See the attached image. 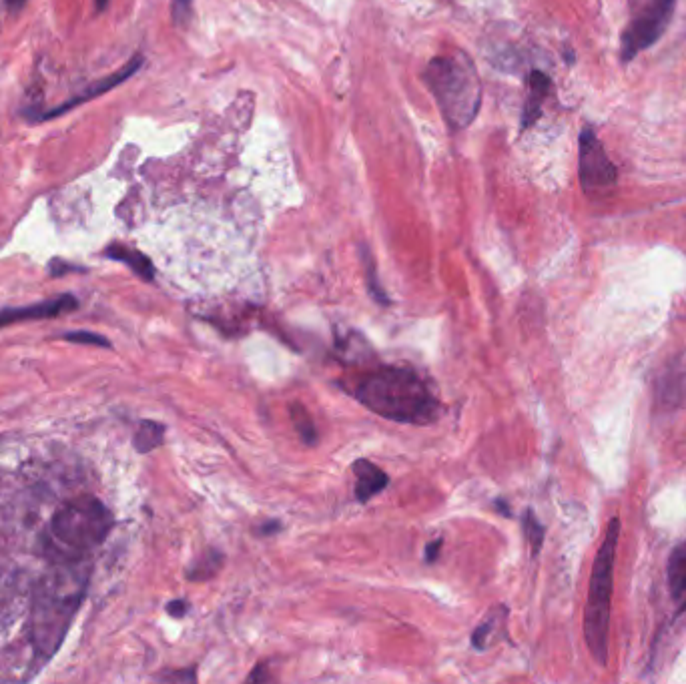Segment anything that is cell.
<instances>
[{
    "label": "cell",
    "mask_w": 686,
    "mask_h": 684,
    "mask_svg": "<svg viewBox=\"0 0 686 684\" xmlns=\"http://www.w3.org/2000/svg\"><path fill=\"white\" fill-rule=\"evenodd\" d=\"M522 528H524V536L530 544L532 556H538L544 544V536H546V528L542 526V522L538 520V516L532 510H526L522 516Z\"/></svg>",
    "instance_id": "cell-20"
},
{
    "label": "cell",
    "mask_w": 686,
    "mask_h": 684,
    "mask_svg": "<svg viewBox=\"0 0 686 684\" xmlns=\"http://www.w3.org/2000/svg\"><path fill=\"white\" fill-rule=\"evenodd\" d=\"M223 554L219 550H207L203 556L197 558V562L187 570V578L193 582H203L213 578L219 568L223 566Z\"/></svg>",
    "instance_id": "cell-18"
},
{
    "label": "cell",
    "mask_w": 686,
    "mask_h": 684,
    "mask_svg": "<svg viewBox=\"0 0 686 684\" xmlns=\"http://www.w3.org/2000/svg\"><path fill=\"white\" fill-rule=\"evenodd\" d=\"M143 63H145V59H143L141 55H135L123 69H119L117 73H113V75H109V77H105V79H101V81H97V83H93L83 95H77V97L69 99L67 103H63V105H59V107H55V109L43 113V115L39 117V121L57 119V117L69 113L71 109H75V107H79V105H83V103H89V101H93V99H97V97H101V95L113 91L115 87H119V85H123L127 79H131V77L143 67Z\"/></svg>",
    "instance_id": "cell-8"
},
{
    "label": "cell",
    "mask_w": 686,
    "mask_h": 684,
    "mask_svg": "<svg viewBox=\"0 0 686 684\" xmlns=\"http://www.w3.org/2000/svg\"><path fill=\"white\" fill-rule=\"evenodd\" d=\"M77 299L73 295H59L57 299H47L41 303H33L27 307H11L0 311V325L19 323V321H35V319H49L61 313L77 309Z\"/></svg>",
    "instance_id": "cell-10"
},
{
    "label": "cell",
    "mask_w": 686,
    "mask_h": 684,
    "mask_svg": "<svg viewBox=\"0 0 686 684\" xmlns=\"http://www.w3.org/2000/svg\"><path fill=\"white\" fill-rule=\"evenodd\" d=\"M67 271H79V267L77 265H69V263H65V261H61V259H53L51 261V273L57 277V275H63V273H67Z\"/></svg>",
    "instance_id": "cell-26"
},
{
    "label": "cell",
    "mask_w": 686,
    "mask_h": 684,
    "mask_svg": "<svg viewBox=\"0 0 686 684\" xmlns=\"http://www.w3.org/2000/svg\"><path fill=\"white\" fill-rule=\"evenodd\" d=\"M163 438H165V426L151 422V420H145L139 424L133 442H135L137 452L147 454V452L159 448L163 444Z\"/></svg>",
    "instance_id": "cell-17"
},
{
    "label": "cell",
    "mask_w": 686,
    "mask_h": 684,
    "mask_svg": "<svg viewBox=\"0 0 686 684\" xmlns=\"http://www.w3.org/2000/svg\"><path fill=\"white\" fill-rule=\"evenodd\" d=\"M656 0H628V7H630V15H636L638 11L654 5Z\"/></svg>",
    "instance_id": "cell-28"
},
{
    "label": "cell",
    "mask_w": 686,
    "mask_h": 684,
    "mask_svg": "<svg viewBox=\"0 0 686 684\" xmlns=\"http://www.w3.org/2000/svg\"><path fill=\"white\" fill-rule=\"evenodd\" d=\"M496 506H500V508H498V510H500V512H502V514H506V516H512V514H510V510H506V508H508V504H506V502H502V500H498V502H496Z\"/></svg>",
    "instance_id": "cell-33"
},
{
    "label": "cell",
    "mask_w": 686,
    "mask_h": 684,
    "mask_svg": "<svg viewBox=\"0 0 686 684\" xmlns=\"http://www.w3.org/2000/svg\"><path fill=\"white\" fill-rule=\"evenodd\" d=\"M552 91V81L542 71H532L528 77V97L522 111V131L530 129L542 115V105Z\"/></svg>",
    "instance_id": "cell-13"
},
{
    "label": "cell",
    "mask_w": 686,
    "mask_h": 684,
    "mask_svg": "<svg viewBox=\"0 0 686 684\" xmlns=\"http://www.w3.org/2000/svg\"><path fill=\"white\" fill-rule=\"evenodd\" d=\"M25 5H27V0H7V7H9V11H11L13 15L19 13Z\"/></svg>",
    "instance_id": "cell-30"
},
{
    "label": "cell",
    "mask_w": 686,
    "mask_h": 684,
    "mask_svg": "<svg viewBox=\"0 0 686 684\" xmlns=\"http://www.w3.org/2000/svg\"><path fill=\"white\" fill-rule=\"evenodd\" d=\"M29 582L15 568H0V628L9 626L23 610L29 596Z\"/></svg>",
    "instance_id": "cell-9"
},
{
    "label": "cell",
    "mask_w": 686,
    "mask_h": 684,
    "mask_svg": "<svg viewBox=\"0 0 686 684\" xmlns=\"http://www.w3.org/2000/svg\"><path fill=\"white\" fill-rule=\"evenodd\" d=\"M362 259H364V265H366V277H368V287H370V293H372V297H374L378 303H382V305H388V303H390V299H388L386 291L382 289V285H380V281H378V269H376V261H374V257H372V253H370V249H368V247H362Z\"/></svg>",
    "instance_id": "cell-21"
},
{
    "label": "cell",
    "mask_w": 686,
    "mask_h": 684,
    "mask_svg": "<svg viewBox=\"0 0 686 684\" xmlns=\"http://www.w3.org/2000/svg\"><path fill=\"white\" fill-rule=\"evenodd\" d=\"M352 470L356 474V498L362 504L370 502L374 496H378L390 484L388 474L380 466L372 464L366 458L356 460Z\"/></svg>",
    "instance_id": "cell-12"
},
{
    "label": "cell",
    "mask_w": 686,
    "mask_h": 684,
    "mask_svg": "<svg viewBox=\"0 0 686 684\" xmlns=\"http://www.w3.org/2000/svg\"><path fill=\"white\" fill-rule=\"evenodd\" d=\"M424 81L454 131L472 125L482 107V81L470 57L462 51L430 61Z\"/></svg>",
    "instance_id": "cell-4"
},
{
    "label": "cell",
    "mask_w": 686,
    "mask_h": 684,
    "mask_svg": "<svg viewBox=\"0 0 686 684\" xmlns=\"http://www.w3.org/2000/svg\"><path fill=\"white\" fill-rule=\"evenodd\" d=\"M676 9V0H656L654 5L630 15L628 27L622 31L620 57L630 63L638 53L650 49L668 29Z\"/></svg>",
    "instance_id": "cell-6"
},
{
    "label": "cell",
    "mask_w": 686,
    "mask_h": 684,
    "mask_svg": "<svg viewBox=\"0 0 686 684\" xmlns=\"http://www.w3.org/2000/svg\"><path fill=\"white\" fill-rule=\"evenodd\" d=\"M442 544H444V540L440 538V540H434V542H430L428 546H426V562H436L438 560V556H440V550H442Z\"/></svg>",
    "instance_id": "cell-27"
},
{
    "label": "cell",
    "mask_w": 686,
    "mask_h": 684,
    "mask_svg": "<svg viewBox=\"0 0 686 684\" xmlns=\"http://www.w3.org/2000/svg\"><path fill=\"white\" fill-rule=\"evenodd\" d=\"M666 576H668V588L674 602L680 608H686V542H680L670 552Z\"/></svg>",
    "instance_id": "cell-14"
},
{
    "label": "cell",
    "mask_w": 686,
    "mask_h": 684,
    "mask_svg": "<svg viewBox=\"0 0 686 684\" xmlns=\"http://www.w3.org/2000/svg\"><path fill=\"white\" fill-rule=\"evenodd\" d=\"M67 341L73 344H85V346H99V348H111V341L95 331H69L65 333Z\"/></svg>",
    "instance_id": "cell-22"
},
{
    "label": "cell",
    "mask_w": 686,
    "mask_h": 684,
    "mask_svg": "<svg viewBox=\"0 0 686 684\" xmlns=\"http://www.w3.org/2000/svg\"><path fill=\"white\" fill-rule=\"evenodd\" d=\"M107 5H109V0H95V7L99 13H103L107 9Z\"/></svg>",
    "instance_id": "cell-32"
},
{
    "label": "cell",
    "mask_w": 686,
    "mask_h": 684,
    "mask_svg": "<svg viewBox=\"0 0 686 684\" xmlns=\"http://www.w3.org/2000/svg\"><path fill=\"white\" fill-rule=\"evenodd\" d=\"M578 177L586 195L606 193L618 179L616 167L590 127H584L578 137Z\"/></svg>",
    "instance_id": "cell-7"
},
{
    "label": "cell",
    "mask_w": 686,
    "mask_h": 684,
    "mask_svg": "<svg viewBox=\"0 0 686 684\" xmlns=\"http://www.w3.org/2000/svg\"><path fill=\"white\" fill-rule=\"evenodd\" d=\"M89 570L83 560L55 562L31 590V642L41 658L61 648L87 594Z\"/></svg>",
    "instance_id": "cell-1"
},
{
    "label": "cell",
    "mask_w": 686,
    "mask_h": 684,
    "mask_svg": "<svg viewBox=\"0 0 686 684\" xmlns=\"http://www.w3.org/2000/svg\"><path fill=\"white\" fill-rule=\"evenodd\" d=\"M279 530V522H271V526H263L261 532L263 534H271V532H277Z\"/></svg>",
    "instance_id": "cell-31"
},
{
    "label": "cell",
    "mask_w": 686,
    "mask_h": 684,
    "mask_svg": "<svg viewBox=\"0 0 686 684\" xmlns=\"http://www.w3.org/2000/svg\"><path fill=\"white\" fill-rule=\"evenodd\" d=\"M356 398L374 414L412 426H428L440 418V402L420 376L406 368H380L358 380Z\"/></svg>",
    "instance_id": "cell-2"
},
{
    "label": "cell",
    "mask_w": 686,
    "mask_h": 684,
    "mask_svg": "<svg viewBox=\"0 0 686 684\" xmlns=\"http://www.w3.org/2000/svg\"><path fill=\"white\" fill-rule=\"evenodd\" d=\"M686 404V366L674 364L656 380V406L660 412H674Z\"/></svg>",
    "instance_id": "cell-11"
},
{
    "label": "cell",
    "mask_w": 686,
    "mask_h": 684,
    "mask_svg": "<svg viewBox=\"0 0 686 684\" xmlns=\"http://www.w3.org/2000/svg\"><path fill=\"white\" fill-rule=\"evenodd\" d=\"M289 416H291V422L299 434V438L305 442V444H315L317 442V432H315V424L309 416V412L301 406V404H291L289 406Z\"/></svg>",
    "instance_id": "cell-19"
},
{
    "label": "cell",
    "mask_w": 686,
    "mask_h": 684,
    "mask_svg": "<svg viewBox=\"0 0 686 684\" xmlns=\"http://www.w3.org/2000/svg\"><path fill=\"white\" fill-rule=\"evenodd\" d=\"M105 255L109 259H113V261L125 263L127 267H131L133 273H137L145 281H153L155 279V267H153L151 259L145 253H141V251H137L133 247H127L123 243H113V245H109L105 249Z\"/></svg>",
    "instance_id": "cell-15"
},
{
    "label": "cell",
    "mask_w": 686,
    "mask_h": 684,
    "mask_svg": "<svg viewBox=\"0 0 686 684\" xmlns=\"http://www.w3.org/2000/svg\"><path fill=\"white\" fill-rule=\"evenodd\" d=\"M620 540V520L612 518L606 526L604 540L596 552L588 600L584 610V638L590 648L592 658L604 666L608 660V634H610V608H612V588H614V566L616 550Z\"/></svg>",
    "instance_id": "cell-5"
},
{
    "label": "cell",
    "mask_w": 686,
    "mask_h": 684,
    "mask_svg": "<svg viewBox=\"0 0 686 684\" xmlns=\"http://www.w3.org/2000/svg\"><path fill=\"white\" fill-rule=\"evenodd\" d=\"M111 528L113 516L109 508L93 496H79L65 502L53 514L45 548L55 562L83 560L105 542Z\"/></svg>",
    "instance_id": "cell-3"
},
{
    "label": "cell",
    "mask_w": 686,
    "mask_h": 684,
    "mask_svg": "<svg viewBox=\"0 0 686 684\" xmlns=\"http://www.w3.org/2000/svg\"><path fill=\"white\" fill-rule=\"evenodd\" d=\"M161 680H189V682H195V668H189V670H179V672H169V674H163L159 676Z\"/></svg>",
    "instance_id": "cell-24"
},
{
    "label": "cell",
    "mask_w": 686,
    "mask_h": 684,
    "mask_svg": "<svg viewBox=\"0 0 686 684\" xmlns=\"http://www.w3.org/2000/svg\"><path fill=\"white\" fill-rule=\"evenodd\" d=\"M187 602L185 600H173L167 604V612L173 616V618H183L187 614Z\"/></svg>",
    "instance_id": "cell-25"
},
{
    "label": "cell",
    "mask_w": 686,
    "mask_h": 684,
    "mask_svg": "<svg viewBox=\"0 0 686 684\" xmlns=\"http://www.w3.org/2000/svg\"><path fill=\"white\" fill-rule=\"evenodd\" d=\"M506 616V608L498 606L490 612V616H486V620L474 630L472 634V644L478 648V650H486L488 646H492L500 636L496 634V626L502 624Z\"/></svg>",
    "instance_id": "cell-16"
},
{
    "label": "cell",
    "mask_w": 686,
    "mask_h": 684,
    "mask_svg": "<svg viewBox=\"0 0 686 684\" xmlns=\"http://www.w3.org/2000/svg\"><path fill=\"white\" fill-rule=\"evenodd\" d=\"M191 3L193 0H173V21L177 25H185L191 17Z\"/></svg>",
    "instance_id": "cell-23"
},
{
    "label": "cell",
    "mask_w": 686,
    "mask_h": 684,
    "mask_svg": "<svg viewBox=\"0 0 686 684\" xmlns=\"http://www.w3.org/2000/svg\"><path fill=\"white\" fill-rule=\"evenodd\" d=\"M271 676L267 674V666H257L249 676H247V680L249 682H257V680H269Z\"/></svg>",
    "instance_id": "cell-29"
}]
</instances>
